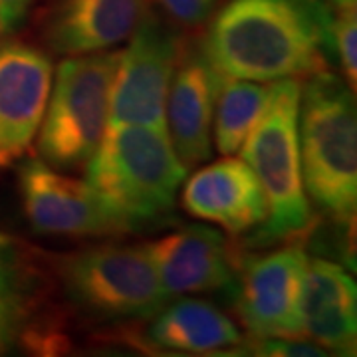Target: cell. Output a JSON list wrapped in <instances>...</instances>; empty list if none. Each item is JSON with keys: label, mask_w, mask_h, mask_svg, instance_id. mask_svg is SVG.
<instances>
[{"label": "cell", "mask_w": 357, "mask_h": 357, "mask_svg": "<svg viewBox=\"0 0 357 357\" xmlns=\"http://www.w3.org/2000/svg\"><path fill=\"white\" fill-rule=\"evenodd\" d=\"M332 20L328 0H229L201 46L225 79L302 77L330 58Z\"/></svg>", "instance_id": "1"}, {"label": "cell", "mask_w": 357, "mask_h": 357, "mask_svg": "<svg viewBox=\"0 0 357 357\" xmlns=\"http://www.w3.org/2000/svg\"><path fill=\"white\" fill-rule=\"evenodd\" d=\"M298 141L310 204L349 232L357 208V117L354 89L326 66L300 89Z\"/></svg>", "instance_id": "2"}, {"label": "cell", "mask_w": 357, "mask_h": 357, "mask_svg": "<svg viewBox=\"0 0 357 357\" xmlns=\"http://www.w3.org/2000/svg\"><path fill=\"white\" fill-rule=\"evenodd\" d=\"M187 173L165 129L121 126L105 131L86 183L129 232H141L171 220Z\"/></svg>", "instance_id": "3"}, {"label": "cell", "mask_w": 357, "mask_h": 357, "mask_svg": "<svg viewBox=\"0 0 357 357\" xmlns=\"http://www.w3.org/2000/svg\"><path fill=\"white\" fill-rule=\"evenodd\" d=\"M300 89L298 77L274 82L264 114L241 147L268 203L266 220L246 234V244L255 248L302 238L314 225L298 141Z\"/></svg>", "instance_id": "4"}, {"label": "cell", "mask_w": 357, "mask_h": 357, "mask_svg": "<svg viewBox=\"0 0 357 357\" xmlns=\"http://www.w3.org/2000/svg\"><path fill=\"white\" fill-rule=\"evenodd\" d=\"M52 276L70 307L96 324L149 319L171 300L147 243L68 252L56 258Z\"/></svg>", "instance_id": "5"}, {"label": "cell", "mask_w": 357, "mask_h": 357, "mask_svg": "<svg viewBox=\"0 0 357 357\" xmlns=\"http://www.w3.org/2000/svg\"><path fill=\"white\" fill-rule=\"evenodd\" d=\"M121 50L66 56L56 70L38 135V153L58 171H76L102 145Z\"/></svg>", "instance_id": "6"}, {"label": "cell", "mask_w": 357, "mask_h": 357, "mask_svg": "<svg viewBox=\"0 0 357 357\" xmlns=\"http://www.w3.org/2000/svg\"><path fill=\"white\" fill-rule=\"evenodd\" d=\"M185 42L171 18L147 10L121 52L107 129L147 126L167 131V96Z\"/></svg>", "instance_id": "7"}, {"label": "cell", "mask_w": 357, "mask_h": 357, "mask_svg": "<svg viewBox=\"0 0 357 357\" xmlns=\"http://www.w3.org/2000/svg\"><path fill=\"white\" fill-rule=\"evenodd\" d=\"M310 256L302 244H286L238 264L230 300L243 326L256 340L304 337L302 302Z\"/></svg>", "instance_id": "8"}, {"label": "cell", "mask_w": 357, "mask_h": 357, "mask_svg": "<svg viewBox=\"0 0 357 357\" xmlns=\"http://www.w3.org/2000/svg\"><path fill=\"white\" fill-rule=\"evenodd\" d=\"M18 185L26 218L40 234L72 238L131 234L86 181L62 175L42 159L22 163Z\"/></svg>", "instance_id": "9"}, {"label": "cell", "mask_w": 357, "mask_h": 357, "mask_svg": "<svg viewBox=\"0 0 357 357\" xmlns=\"http://www.w3.org/2000/svg\"><path fill=\"white\" fill-rule=\"evenodd\" d=\"M52 82L46 52L18 40L0 42V171L30 149L46 114Z\"/></svg>", "instance_id": "10"}, {"label": "cell", "mask_w": 357, "mask_h": 357, "mask_svg": "<svg viewBox=\"0 0 357 357\" xmlns=\"http://www.w3.org/2000/svg\"><path fill=\"white\" fill-rule=\"evenodd\" d=\"M225 77L204 56L201 42H185L167 96L165 121L171 145L187 169L211 159L213 115Z\"/></svg>", "instance_id": "11"}, {"label": "cell", "mask_w": 357, "mask_h": 357, "mask_svg": "<svg viewBox=\"0 0 357 357\" xmlns=\"http://www.w3.org/2000/svg\"><path fill=\"white\" fill-rule=\"evenodd\" d=\"M159 280L169 296L225 294L230 300L236 286L238 258L222 232L191 225L147 243Z\"/></svg>", "instance_id": "12"}, {"label": "cell", "mask_w": 357, "mask_h": 357, "mask_svg": "<svg viewBox=\"0 0 357 357\" xmlns=\"http://www.w3.org/2000/svg\"><path fill=\"white\" fill-rule=\"evenodd\" d=\"M183 183V208L191 217L222 227L232 236L250 234L266 220V197L244 159L229 155Z\"/></svg>", "instance_id": "13"}, {"label": "cell", "mask_w": 357, "mask_h": 357, "mask_svg": "<svg viewBox=\"0 0 357 357\" xmlns=\"http://www.w3.org/2000/svg\"><path fill=\"white\" fill-rule=\"evenodd\" d=\"M151 0H56L44 22V42L60 56H82L129 40Z\"/></svg>", "instance_id": "14"}, {"label": "cell", "mask_w": 357, "mask_h": 357, "mask_svg": "<svg viewBox=\"0 0 357 357\" xmlns=\"http://www.w3.org/2000/svg\"><path fill=\"white\" fill-rule=\"evenodd\" d=\"M304 337L337 356L357 347V288L354 276L328 258H310L302 302Z\"/></svg>", "instance_id": "15"}, {"label": "cell", "mask_w": 357, "mask_h": 357, "mask_svg": "<svg viewBox=\"0 0 357 357\" xmlns=\"http://www.w3.org/2000/svg\"><path fill=\"white\" fill-rule=\"evenodd\" d=\"M46 282L30 248L0 232V354L34 337Z\"/></svg>", "instance_id": "16"}, {"label": "cell", "mask_w": 357, "mask_h": 357, "mask_svg": "<svg viewBox=\"0 0 357 357\" xmlns=\"http://www.w3.org/2000/svg\"><path fill=\"white\" fill-rule=\"evenodd\" d=\"M145 332V340L157 349L177 354H222L227 347H241L243 333L215 304L181 298L167 302Z\"/></svg>", "instance_id": "17"}, {"label": "cell", "mask_w": 357, "mask_h": 357, "mask_svg": "<svg viewBox=\"0 0 357 357\" xmlns=\"http://www.w3.org/2000/svg\"><path fill=\"white\" fill-rule=\"evenodd\" d=\"M272 86L252 79H225L215 103V145L220 155H234L266 109Z\"/></svg>", "instance_id": "18"}, {"label": "cell", "mask_w": 357, "mask_h": 357, "mask_svg": "<svg viewBox=\"0 0 357 357\" xmlns=\"http://www.w3.org/2000/svg\"><path fill=\"white\" fill-rule=\"evenodd\" d=\"M357 18L354 10H335L330 34V60L340 64L347 86L357 82Z\"/></svg>", "instance_id": "19"}, {"label": "cell", "mask_w": 357, "mask_h": 357, "mask_svg": "<svg viewBox=\"0 0 357 357\" xmlns=\"http://www.w3.org/2000/svg\"><path fill=\"white\" fill-rule=\"evenodd\" d=\"M167 18L185 28L204 24L217 8L218 0H153Z\"/></svg>", "instance_id": "20"}, {"label": "cell", "mask_w": 357, "mask_h": 357, "mask_svg": "<svg viewBox=\"0 0 357 357\" xmlns=\"http://www.w3.org/2000/svg\"><path fill=\"white\" fill-rule=\"evenodd\" d=\"M34 0H0V34H10L24 22Z\"/></svg>", "instance_id": "21"}, {"label": "cell", "mask_w": 357, "mask_h": 357, "mask_svg": "<svg viewBox=\"0 0 357 357\" xmlns=\"http://www.w3.org/2000/svg\"><path fill=\"white\" fill-rule=\"evenodd\" d=\"M328 4L332 6V10H354L357 0H328Z\"/></svg>", "instance_id": "22"}]
</instances>
